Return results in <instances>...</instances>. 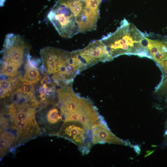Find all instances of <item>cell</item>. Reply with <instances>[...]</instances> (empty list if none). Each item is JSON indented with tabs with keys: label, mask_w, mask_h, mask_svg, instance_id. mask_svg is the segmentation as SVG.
<instances>
[{
	"label": "cell",
	"mask_w": 167,
	"mask_h": 167,
	"mask_svg": "<svg viewBox=\"0 0 167 167\" xmlns=\"http://www.w3.org/2000/svg\"><path fill=\"white\" fill-rule=\"evenodd\" d=\"M42 69L57 85H70L81 71L80 60L75 51L69 52L52 47L41 49Z\"/></svg>",
	"instance_id": "cell-1"
},
{
	"label": "cell",
	"mask_w": 167,
	"mask_h": 167,
	"mask_svg": "<svg viewBox=\"0 0 167 167\" xmlns=\"http://www.w3.org/2000/svg\"><path fill=\"white\" fill-rule=\"evenodd\" d=\"M145 34L124 19L113 32L100 40L105 44L112 60L122 54H135L150 58L143 45Z\"/></svg>",
	"instance_id": "cell-2"
},
{
	"label": "cell",
	"mask_w": 167,
	"mask_h": 167,
	"mask_svg": "<svg viewBox=\"0 0 167 167\" xmlns=\"http://www.w3.org/2000/svg\"><path fill=\"white\" fill-rule=\"evenodd\" d=\"M30 47L24 39L19 35L7 34L2 51V63L10 64L19 68L24 61L30 56Z\"/></svg>",
	"instance_id": "cell-3"
},
{
	"label": "cell",
	"mask_w": 167,
	"mask_h": 167,
	"mask_svg": "<svg viewBox=\"0 0 167 167\" xmlns=\"http://www.w3.org/2000/svg\"><path fill=\"white\" fill-rule=\"evenodd\" d=\"M76 51L86 68L100 62L112 60L106 46L100 39L92 41L85 48Z\"/></svg>",
	"instance_id": "cell-4"
},
{
	"label": "cell",
	"mask_w": 167,
	"mask_h": 167,
	"mask_svg": "<svg viewBox=\"0 0 167 167\" xmlns=\"http://www.w3.org/2000/svg\"><path fill=\"white\" fill-rule=\"evenodd\" d=\"M93 143H105L127 145L128 143L114 135L109 128L103 117L101 116L92 127Z\"/></svg>",
	"instance_id": "cell-5"
},
{
	"label": "cell",
	"mask_w": 167,
	"mask_h": 167,
	"mask_svg": "<svg viewBox=\"0 0 167 167\" xmlns=\"http://www.w3.org/2000/svg\"><path fill=\"white\" fill-rule=\"evenodd\" d=\"M143 45L153 58L161 66H167V40L151 39L145 35Z\"/></svg>",
	"instance_id": "cell-6"
},
{
	"label": "cell",
	"mask_w": 167,
	"mask_h": 167,
	"mask_svg": "<svg viewBox=\"0 0 167 167\" xmlns=\"http://www.w3.org/2000/svg\"><path fill=\"white\" fill-rule=\"evenodd\" d=\"M41 79L39 72L32 63L30 56L27 61L25 73L21 81L33 84L38 82Z\"/></svg>",
	"instance_id": "cell-7"
},
{
	"label": "cell",
	"mask_w": 167,
	"mask_h": 167,
	"mask_svg": "<svg viewBox=\"0 0 167 167\" xmlns=\"http://www.w3.org/2000/svg\"><path fill=\"white\" fill-rule=\"evenodd\" d=\"M0 158L9 151L11 146H15V139L14 135L6 131L0 132Z\"/></svg>",
	"instance_id": "cell-8"
},
{
	"label": "cell",
	"mask_w": 167,
	"mask_h": 167,
	"mask_svg": "<svg viewBox=\"0 0 167 167\" xmlns=\"http://www.w3.org/2000/svg\"><path fill=\"white\" fill-rule=\"evenodd\" d=\"M15 80L13 78L0 80V98L8 95L9 92L15 89L18 83H14Z\"/></svg>",
	"instance_id": "cell-9"
},
{
	"label": "cell",
	"mask_w": 167,
	"mask_h": 167,
	"mask_svg": "<svg viewBox=\"0 0 167 167\" xmlns=\"http://www.w3.org/2000/svg\"><path fill=\"white\" fill-rule=\"evenodd\" d=\"M22 82L21 83H18L15 89H16L15 92L24 94L34 95L33 84Z\"/></svg>",
	"instance_id": "cell-10"
},
{
	"label": "cell",
	"mask_w": 167,
	"mask_h": 167,
	"mask_svg": "<svg viewBox=\"0 0 167 167\" xmlns=\"http://www.w3.org/2000/svg\"><path fill=\"white\" fill-rule=\"evenodd\" d=\"M19 68L10 64H1V74L9 77H14L18 73Z\"/></svg>",
	"instance_id": "cell-11"
},
{
	"label": "cell",
	"mask_w": 167,
	"mask_h": 167,
	"mask_svg": "<svg viewBox=\"0 0 167 167\" xmlns=\"http://www.w3.org/2000/svg\"><path fill=\"white\" fill-rule=\"evenodd\" d=\"M48 87L46 84H43L41 86L39 89V93L40 97L41 100L44 101L46 100V94L47 92Z\"/></svg>",
	"instance_id": "cell-12"
}]
</instances>
